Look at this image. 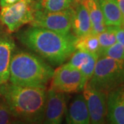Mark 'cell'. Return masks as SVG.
Returning <instances> with one entry per match:
<instances>
[{
    "mask_svg": "<svg viewBox=\"0 0 124 124\" xmlns=\"http://www.w3.org/2000/svg\"><path fill=\"white\" fill-rule=\"evenodd\" d=\"M19 41L53 66H60L75 51L76 37L31 26L19 32Z\"/></svg>",
    "mask_w": 124,
    "mask_h": 124,
    "instance_id": "6da1fadb",
    "label": "cell"
},
{
    "mask_svg": "<svg viewBox=\"0 0 124 124\" xmlns=\"http://www.w3.org/2000/svg\"><path fill=\"white\" fill-rule=\"evenodd\" d=\"M0 95L17 121L29 124L44 121L46 97L45 88L25 87L6 82L0 85Z\"/></svg>",
    "mask_w": 124,
    "mask_h": 124,
    "instance_id": "7a4b0ae2",
    "label": "cell"
},
{
    "mask_svg": "<svg viewBox=\"0 0 124 124\" xmlns=\"http://www.w3.org/2000/svg\"><path fill=\"white\" fill-rule=\"evenodd\" d=\"M53 72V68L43 59L30 52L19 50L11 59L8 80L21 86L45 88Z\"/></svg>",
    "mask_w": 124,
    "mask_h": 124,
    "instance_id": "3957f363",
    "label": "cell"
},
{
    "mask_svg": "<svg viewBox=\"0 0 124 124\" xmlns=\"http://www.w3.org/2000/svg\"><path fill=\"white\" fill-rule=\"evenodd\" d=\"M88 84L106 94L116 88L124 86V61L99 57Z\"/></svg>",
    "mask_w": 124,
    "mask_h": 124,
    "instance_id": "277c9868",
    "label": "cell"
},
{
    "mask_svg": "<svg viewBox=\"0 0 124 124\" xmlns=\"http://www.w3.org/2000/svg\"><path fill=\"white\" fill-rule=\"evenodd\" d=\"M35 8L31 0H19L8 6H2L0 10V22L7 28L8 32L18 31L34 19Z\"/></svg>",
    "mask_w": 124,
    "mask_h": 124,
    "instance_id": "5b68a950",
    "label": "cell"
},
{
    "mask_svg": "<svg viewBox=\"0 0 124 124\" xmlns=\"http://www.w3.org/2000/svg\"><path fill=\"white\" fill-rule=\"evenodd\" d=\"M50 81V88L63 93H79L88 83L79 70L68 63L60 65L54 70Z\"/></svg>",
    "mask_w": 124,
    "mask_h": 124,
    "instance_id": "8992f818",
    "label": "cell"
},
{
    "mask_svg": "<svg viewBox=\"0 0 124 124\" xmlns=\"http://www.w3.org/2000/svg\"><path fill=\"white\" fill-rule=\"evenodd\" d=\"M72 6L57 12H44L35 10L31 26L44 28L63 35L71 33Z\"/></svg>",
    "mask_w": 124,
    "mask_h": 124,
    "instance_id": "52a82bcc",
    "label": "cell"
},
{
    "mask_svg": "<svg viewBox=\"0 0 124 124\" xmlns=\"http://www.w3.org/2000/svg\"><path fill=\"white\" fill-rule=\"evenodd\" d=\"M87 104L90 124L106 123L107 115V94L91 88L87 83L82 90Z\"/></svg>",
    "mask_w": 124,
    "mask_h": 124,
    "instance_id": "ba28073f",
    "label": "cell"
},
{
    "mask_svg": "<svg viewBox=\"0 0 124 124\" xmlns=\"http://www.w3.org/2000/svg\"><path fill=\"white\" fill-rule=\"evenodd\" d=\"M67 110L66 93L50 89L46 92L44 123L59 124L62 123Z\"/></svg>",
    "mask_w": 124,
    "mask_h": 124,
    "instance_id": "9c48e42d",
    "label": "cell"
},
{
    "mask_svg": "<svg viewBox=\"0 0 124 124\" xmlns=\"http://www.w3.org/2000/svg\"><path fill=\"white\" fill-rule=\"evenodd\" d=\"M106 121L113 124H124V86L107 94Z\"/></svg>",
    "mask_w": 124,
    "mask_h": 124,
    "instance_id": "30bf717a",
    "label": "cell"
},
{
    "mask_svg": "<svg viewBox=\"0 0 124 124\" xmlns=\"http://www.w3.org/2000/svg\"><path fill=\"white\" fill-rule=\"evenodd\" d=\"M71 31L76 37L92 33L88 12L82 2L75 1L72 6Z\"/></svg>",
    "mask_w": 124,
    "mask_h": 124,
    "instance_id": "8fae6325",
    "label": "cell"
},
{
    "mask_svg": "<svg viewBox=\"0 0 124 124\" xmlns=\"http://www.w3.org/2000/svg\"><path fill=\"white\" fill-rule=\"evenodd\" d=\"M15 49L13 37L7 33H0V85L9 79L10 64Z\"/></svg>",
    "mask_w": 124,
    "mask_h": 124,
    "instance_id": "7c38bea8",
    "label": "cell"
},
{
    "mask_svg": "<svg viewBox=\"0 0 124 124\" xmlns=\"http://www.w3.org/2000/svg\"><path fill=\"white\" fill-rule=\"evenodd\" d=\"M67 124H90L87 104L83 94H77L72 98L66 112Z\"/></svg>",
    "mask_w": 124,
    "mask_h": 124,
    "instance_id": "4fadbf2b",
    "label": "cell"
},
{
    "mask_svg": "<svg viewBox=\"0 0 124 124\" xmlns=\"http://www.w3.org/2000/svg\"><path fill=\"white\" fill-rule=\"evenodd\" d=\"M98 58L96 54L76 50L69 58L68 63L79 70L88 82L94 72Z\"/></svg>",
    "mask_w": 124,
    "mask_h": 124,
    "instance_id": "5bb4252c",
    "label": "cell"
},
{
    "mask_svg": "<svg viewBox=\"0 0 124 124\" xmlns=\"http://www.w3.org/2000/svg\"><path fill=\"white\" fill-rule=\"evenodd\" d=\"M106 26L124 25V18L116 0H98Z\"/></svg>",
    "mask_w": 124,
    "mask_h": 124,
    "instance_id": "9a60e30c",
    "label": "cell"
},
{
    "mask_svg": "<svg viewBox=\"0 0 124 124\" xmlns=\"http://www.w3.org/2000/svg\"><path fill=\"white\" fill-rule=\"evenodd\" d=\"M81 2L83 3L88 12L92 26V33L98 35L106 31L107 26L98 0H82Z\"/></svg>",
    "mask_w": 124,
    "mask_h": 124,
    "instance_id": "2e32d148",
    "label": "cell"
},
{
    "mask_svg": "<svg viewBox=\"0 0 124 124\" xmlns=\"http://www.w3.org/2000/svg\"><path fill=\"white\" fill-rule=\"evenodd\" d=\"M75 0H35L33 1L35 10L57 12L70 8Z\"/></svg>",
    "mask_w": 124,
    "mask_h": 124,
    "instance_id": "e0dca14e",
    "label": "cell"
},
{
    "mask_svg": "<svg viewBox=\"0 0 124 124\" xmlns=\"http://www.w3.org/2000/svg\"><path fill=\"white\" fill-rule=\"evenodd\" d=\"M75 50H77L86 51L91 53L96 54L99 57L100 46L98 40L97 35L90 33L86 35L76 37L75 41Z\"/></svg>",
    "mask_w": 124,
    "mask_h": 124,
    "instance_id": "ac0fdd59",
    "label": "cell"
},
{
    "mask_svg": "<svg viewBox=\"0 0 124 124\" xmlns=\"http://www.w3.org/2000/svg\"><path fill=\"white\" fill-rule=\"evenodd\" d=\"M97 37L100 46L99 54L102 50L115 44L116 42L115 33L110 26H107L106 31L98 34Z\"/></svg>",
    "mask_w": 124,
    "mask_h": 124,
    "instance_id": "d6986e66",
    "label": "cell"
},
{
    "mask_svg": "<svg viewBox=\"0 0 124 124\" xmlns=\"http://www.w3.org/2000/svg\"><path fill=\"white\" fill-rule=\"evenodd\" d=\"M103 56L124 61V47L116 41L115 44L102 50L99 54V57Z\"/></svg>",
    "mask_w": 124,
    "mask_h": 124,
    "instance_id": "ffe728a7",
    "label": "cell"
},
{
    "mask_svg": "<svg viewBox=\"0 0 124 124\" xmlns=\"http://www.w3.org/2000/svg\"><path fill=\"white\" fill-rule=\"evenodd\" d=\"M0 101V124H13L17 121V119L13 115L9 107L4 99L1 97Z\"/></svg>",
    "mask_w": 124,
    "mask_h": 124,
    "instance_id": "44dd1931",
    "label": "cell"
},
{
    "mask_svg": "<svg viewBox=\"0 0 124 124\" xmlns=\"http://www.w3.org/2000/svg\"><path fill=\"white\" fill-rule=\"evenodd\" d=\"M115 33L116 41L124 47V28L118 26H110Z\"/></svg>",
    "mask_w": 124,
    "mask_h": 124,
    "instance_id": "7402d4cb",
    "label": "cell"
},
{
    "mask_svg": "<svg viewBox=\"0 0 124 124\" xmlns=\"http://www.w3.org/2000/svg\"><path fill=\"white\" fill-rule=\"evenodd\" d=\"M19 1V0H0V6L1 7L5 6H8V5L15 4Z\"/></svg>",
    "mask_w": 124,
    "mask_h": 124,
    "instance_id": "603a6c76",
    "label": "cell"
},
{
    "mask_svg": "<svg viewBox=\"0 0 124 124\" xmlns=\"http://www.w3.org/2000/svg\"><path fill=\"white\" fill-rule=\"evenodd\" d=\"M116 1L119 6V8L121 14L123 15V18H124V25L123 26H124V0H116Z\"/></svg>",
    "mask_w": 124,
    "mask_h": 124,
    "instance_id": "cb8c5ba5",
    "label": "cell"
},
{
    "mask_svg": "<svg viewBox=\"0 0 124 124\" xmlns=\"http://www.w3.org/2000/svg\"><path fill=\"white\" fill-rule=\"evenodd\" d=\"M75 1H77V2H81L82 0H75Z\"/></svg>",
    "mask_w": 124,
    "mask_h": 124,
    "instance_id": "d4e9b609",
    "label": "cell"
},
{
    "mask_svg": "<svg viewBox=\"0 0 124 124\" xmlns=\"http://www.w3.org/2000/svg\"><path fill=\"white\" fill-rule=\"evenodd\" d=\"M31 1H35V0H31Z\"/></svg>",
    "mask_w": 124,
    "mask_h": 124,
    "instance_id": "484cf974",
    "label": "cell"
},
{
    "mask_svg": "<svg viewBox=\"0 0 124 124\" xmlns=\"http://www.w3.org/2000/svg\"><path fill=\"white\" fill-rule=\"evenodd\" d=\"M122 27H124V26H122Z\"/></svg>",
    "mask_w": 124,
    "mask_h": 124,
    "instance_id": "4316f807",
    "label": "cell"
},
{
    "mask_svg": "<svg viewBox=\"0 0 124 124\" xmlns=\"http://www.w3.org/2000/svg\"><path fill=\"white\" fill-rule=\"evenodd\" d=\"M123 28H124V27H123Z\"/></svg>",
    "mask_w": 124,
    "mask_h": 124,
    "instance_id": "83f0119b",
    "label": "cell"
}]
</instances>
